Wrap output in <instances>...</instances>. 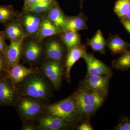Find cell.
<instances>
[{
	"label": "cell",
	"mask_w": 130,
	"mask_h": 130,
	"mask_svg": "<svg viewBox=\"0 0 130 130\" xmlns=\"http://www.w3.org/2000/svg\"><path fill=\"white\" fill-rule=\"evenodd\" d=\"M39 70L50 80L54 90H60L64 72V64L56 61L43 59L40 64Z\"/></svg>",
	"instance_id": "cell-5"
},
{
	"label": "cell",
	"mask_w": 130,
	"mask_h": 130,
	"mask_svg": "<svg viewBox=\"0 0 130 130\" xmlns=\"http://www.w3.org/2000/svg\"><path fill=\"white\" fill-rule=\"evenodd\" d=\"M112 77L106 75L85 76L80 81L79 84L87 88L96 91L107 97L109 93V82Z\"/></svg>",
	"instance_id": "cell-12"
},
{
	"label": "cell",
	"mask_w": 130,
	"mask_h": 130,
	"mask_svg": "<svg viewBox=\"0 0 130 130\" xmlns=\"http://www.w3.org/2000/svg\"><path fill=\"white\" fill-rule=\"evenodd\" d=\"M84 1L85 0H80L79 3H80V8H81V9H83V3Z\"/></svg>",
	"instance_id": "cell-37"
},
{
	"label": "cell",
	"mask_w": 130,
	"mask_h": 130,
	"mask_svg": "<svg viewBox=\"0 0 130 130\" xmlns=\"http://www.w3.org/2000/svg\"><path fill=\"white\" fill-rule=\"evenodd\" d=\"M88 18L82 12L74 16H66V22L62 31H78L88 29L86 22Z\"/></svg>",
	"instance_id": "cell-17"
},
{
	"label": "cell",
	"mask_w": 130,
	"mask_h": 130,
	"mask_svg": "<svg viewBox=\"0 0 130 130\" xmlns=\"http://www.w3.org/2000/svg\"><path fill=\"white\" fill-rule=\"evenodd\" d=\"M39 1V0H24L23 8H26L38 2Z\"/></svg>",
	"instance_id": "cell-34"
},
{
	"label": "cell",
	"mask_w": 130,
	"mask_h": 130,
	"mask_svg": "<svg viewBox=\"0 0 130 130\" xmlns=\"http://www.w3.org/2000/svg\"><path fill=\"white\" fill-rule=\"evenodd\" d=\"M59 36L60 40L67 48L68 51L81 43V36L78 31H63Z\"/></svg>",
	"instance_id": "cell-21"
},
{
	"label": "cell",
	"mask_w": 130,
	"mask_h": 130,
	"mask_svg": "<svg viewBox=\"0 0 130 130\" xmlns=\"http://www.w3.org/2000/svg\"><path fill=\"white\" fill-rule=\"evenodd\" d=\"M44 18V15L36 14L30 12L22 11L20 12L18 19L26 37H36Z\"/></svg>",
	"instance_id": "cell-9"
},
{
	"label": "cell",
	"mask_w": 130,
	"mask_h": 130,
	"mask_svg": "<svg viewBox=\"0 0 130 130\" xmlns=\"http://www.w3.org/2000/svg\"><path fill=\"white\" fill-rule=\"evenodd\" d=\"M44 114L63 119L77 125L83 120L77 105L74 92L65 99L52 103H48Z\"/></svg>",
	"instance_id": "cell-2"
},
{
	"label": "cell",
	"mask_w": 130,
	"mask_h": 130,
	"mask_svg": "<svg viewBox=\"0 0 130 130\" xmlns=\"http://www.w3.org/2000/svg\"><path fill=\"white\" fill-rule=\"evenodd\" d=\"M44 16L57 28L63 31L66 22V15L64 14L58 3L50 8Z\"/></svg>",
	"instance_id": "cell-18"
},
{
	"label": "cell",
	"mask_w": 130,
	"mask_h": 130,
	"mask_svg": "<svg viewBox=\"0 0 130 130\" xmlns=\"http://www.w3.org/2000/svg\"><path fill=\"white\" fill-rule=\"evenodd\" d=\"M121 21L126 30L128 31L130 35V20L121 19Z\"/></svg>",
	"instance_id": "cell-33"
},
{
	"label": "cell",
	"mask_w": 130,
	"mask_h": 130,
	"mask_svg": "<svg viewBox=\"0 0 130 130\" xmlns=\"http://www.w3.org/2000/svg\"><path fill=\"white\" fill-rule=\"evenodd\" d=\"M39 70L37 68L26 67L19 63L6 71V72L8 76L17 86L26 77Z\"/></svg>",
	"instance_id": "cell-16"
},
{
	"label": "cell",
	"mask_w": 130,
	"mask_h": 130,
	"mask_svg": "<svg viewBox=\"0 0 130 130\" xmlns=\"http://www.w3.org/2000/svg\"><path fill=\"white\" fill-rule=\"evenodd\" d=\"M20 12L11 6L0 5V24L5 25L19 18Z\"/></svg>",
	"instance_id": "cell-23"
},
{
	"label": "cell",
	"mask_w": 130,
	"mask_h": 130,
	"mask_svg": "<svg viewBox=\"0 0 130 130\" xmlns=\"http://www.w3.org/2000/svg\"><path fill=\"white\" fill-rule=\"evenodd\" d=\"M55 36L48 37L43 40L44 59L56 61L64 65L68 51L60 38L59 39Z\"/></svg>",
	"instance_id": "cell-6"
},
{
	"label": "cell",
	"mask_w": 130,
	"mask_h": 130,
	"mask_svg": "<svg viewBox=\"0 0 130 130\" xmlns=\"http://www.w3.org/2000/svg\"><path fill=\"white\" fill-rule=\"evenodd\" d=\"M82 58L87 66L86 76L96 75H106L112 76L113 72L109 67L95 58L92 54L87 53Z\"/></svg>",
	"instance_id": "cell-11"
},
{
	"label": "cell",
	"mask_w": 130,
	"mask_h": 130,
	"mask_svg": "<svg viewBox=\"0 0 130 130\" xmlns=\"http://www.w3.org/2000/svg\"><path fill=\"white\" fill-rule=\"evenodd\" d=\"M20 96L18 87L6 73L0 75V106H14Z\"/></svg>",
	"instance_id": "cell-7"
},
{
	"label": "cell",
	"mask_w": 130,
	"mask_h": 130,
	"mask_svg": "<svg viewBox=\"0 0 130 130\" xmlns=\"http://www.w3.org/2000/svg\"><path fill=\"white\" fill-rule=\"evenodd\" d=\"M130 9V0H118L115 5L114 11L119 18H123Z\"/></svg>",
	"instance_id": "cell-27"
},
{
	"label": "cell",
	"mask_w": 130,
	"mask_h": 130,
	"mask_svg": "<svg viewBox=\"0 0 130 130\" xmlns=\"http://www.w3.org/2000/svg\"><path fill=\"white\" fill-rule=\"evenodd\" d=\"M56 0H39V2L44 3H48L53 2L56 1Z\"/></svg>",
	"instance_id": "cell-36"
},
{
	"label": "cell",
	"mask_w": 130,
	"mask_h": 130,
	"mask_svg": "<svg viewBox=\"0 0 130 130\" xmlns=\"http://www.w3.org/2000/svg\"><path fill=\"white\" fill-rule=\"evenodd\" d=\"M112 66L119 71H126L130 68V48L120 54L112 62Z\"/></svg>",
	"instance_id": "cell-25"
},
{
	"label": "cell",
	"mask_w": 130,
	"mask_h": 130,
	"mask_svg": "<svg viewBox=\"0 0 130 130\" xmlns=\"http://www.w3.org/2000/svg\"><path fill=\"white\" fill-rule=\"evenodd\" d=\"M44 59L43 42L39 41L35 38L25 37L23 42L21 59L33 68L40 64Z\"/></svg>",
	"instance_id": "cell-4"
},
{
	"label": "cell",
	"mask_w": 130,
	"mask_h": 130,
	"mask_svg": "<svg viewBox=\"0 0 130 130\" xmlns=\"http://www.w3.org/2000/svg\"><path fill=\"white\" fill-rule=\"evenodd\" d=\"M38 130H67L76 129L77 125L55 116L42 115L35 120Z\"/></svg>",
	"instance_id": "cell-8"
},
{
	"label": "cell",
	"mask_w": 130,
	"mask_h": 130,
	"mask_svg": "<svg viewBox=\"0 0 130 130\" xmlns=\"http://www.w3.org/2000/svg\"><path fill=\"white\" fill-rule=\"evenodd\" d=\"M3 33L6 40L10 41L23 40L25 38V32L18 18L14 19L4 25Z\"/></svg>",
	"instance_id": "cell-15"
},
{
	"label": "cell",
	"mask_w": 130,
	"mask_h": 130,
	"mask_svg": "<svg viewBox=\"0 0 130 130\" xmlns=\"http://www.w3.org/2000/svg\"><path fill=\"white\" fill-rule=\"evenodd\" d=\"M45 102L28 96H20L14 106L20 118L23 121H35L44 114Z\"/></svg>",
	"instance_id": "cell-3"
},
{
	"label": "cell",
	"mask_w": 130,
	"mask_h": 130,
	"mask_svg": "<svg viewBox=\"0 0 130 130\" xmlns=\"http://www.w3.org/2000/svg\"><path fill=\"white\" fill-rule=\"evenodd\" d=\"M17 87L20 96H28L47 103L54 97L53 84L40 70L26 77Z\"/></svg>",
	"instance_id": "cell-1"
},
{
	"label": "cell",
	"mask_w": 130,
	"mask_h": 130,
	"mask_svg": "<svg viewBox=\"0 0 130 130\" xmlns=\"http://www.w3.org/2000/svg\"><path fill=\"white\" fill-rule=\"evenodd\" d=\"M86 89L89 102L96 109L98 110L103 105L106 96L94 90L87 88Z\"/></svg>",
	"instance_id": "cell-26"
},
{
	"label": "cell",
	"mask_w": 130,
	"mask_h": 130,
	"mask_svg": "<svg viewBox=\"0 0 130 130\" xmlns=\"http://www.w3.org/2000/svg\"><path fill=\"white\" fill-rule=\"evenodd\" d=\"M24 40L11 41L8 45L5 54L6 71L19 63L22 59Z\"/></svg>",
	"instance_id": "cell-14"
},
{
	"label": "cell",
	"mask_w": 130,
	"mask_h": 130,
	"mask_svg": "<svg viewBox=\"0 0 130 130\" xmlns=\"http://www.w3.org/2000/svg\"><path fill=\"white\" fill-rule=\"evenodd\" d=\"M21 130H38L37 124L36 121L33 120H28L23 121Z\"/></svg>",
	"instance_id": "cell-30"
},
{
	"label": "cell",
	"mask_w": 130,
	"mask_h": 130,
	"mask_svg": "<svg viewBox=\"0 0 130 130\" xmlns=\"http://www.w3.org/2000/svg\"><path fill=\"white\" fill-rule=\"evenodd\" d=\"M106 46L111 53L114 55L121 54L130 48V43L116 35L109 37L107 41Z\"/></svg>",
	"instance_id": "cell-19"
},
{
	"label": "cell",
	"mask_w": 130,
	"mask_h": 130,
	"mask_svg": "<svg viewBox=\"0 0 130 130\" xmlns=\"http://www.w3.org/2000/svg\"><path fill=\"white\" fill-rule=\"evenodd\" d=\"M74 93L77 105L82 119L83 120L90 119L95 113L97 110L89 102L87 89L86 87L79 84Z\"/></svg>",
	"instance_id": "cell-10"
},
{
	"label": "cell",
	"mask_w": 130,
	"mask_h": 130,
	"mask_svg": "<svg viewBox=\"0 0 130 130\" xmlns=\"http://www.w3.org/2000/svg\"><path fill=\"white\" fill-rule=\"evenodd\" d=\"M3 31H0V55H5L8 45Z\"/></svg>",
	"instance_id": "cell-31"
},
{
	"label": "cell",
	"mask_w": 130,
	"mask_h": 130,
	"mask_svg": "<svg viewBox=\"0 0 130 130\" xmlns=\"http://www.w3.org/2000/svg\"><path fill=\"white\" fill-rule=\"evenodd\" d=\"M89 119H84L77 125L76 129L77 130H93L94 128L91 125Z\"/></svg>",
	"instance_id": "cell-29"
},
{
	"label": "cell",
	"mask_w": 130,
	"mask_h": 130,
	"mask_svg": "<svg viewBox=\"0 0 130 130\" xmlns=\"http://www.w3.org/2000/svg\"><path fill=\"white\" fill-rule=\"evenodd\" d=\"M107 41L103 37L101 31L98 30L94 37L87 41V45L90 46L93 51L105 54Z\"/></svg>",
	"instance_id": "cell-22"
},
{
	"label": "cell",
	"mask_w": 130,
	"mask_h": 130,
	"mask_svg": "<svg viewBox=\"0 0 130 130\" xmlns=\"http://www.w3.org/2000/svg\"><path fill=\"white\" fill-rule=\"evenodd\" d=\"M113 130H130V118L123 117Z\"/></svg>",
	"instance_id": "cell-28"
},
{
	"label": "cell",
	"mask_w": 130,
	"mask_h": 130,
	"mask_svg": "<svg viewBox=\"0 0 130 130\" xmlns=\"http://www.w3.org/2000/svg\"><path fill=\"white\" fill-rule=\"evenodd\" d=\"M121 19L127 20H130V9L129 11L127 13V14L125 15V16L123 18Z\"/></svg>",
	"instance_id": "cell-35"
},
{
	"label": "cell",
	"mask_w": 130,
	"mask_h": 130,
	"mask_svg": "<svg viewBox=\"0 0 130 130\" xmlns=\"http://www.w3.org/2000/svg\"><path fill=\"white\" fill-rule=\"evenodd\" d=\"M62 32V31L45 18L42 22L37 36L35 38L39 41L43 42L47 38L60 35Z\"/></svg>",
	"instance_id": "cell-20"
},
{
	"label": "cell",
	"mask_w": 130,
	"mask_h": 130,
	"mask_svg": "<svg viewBox=\"0 0 130 130\" xmlns=\"http://www.w3.org/2000/svg\"><path fill=\"white\" fill-rule=\"evenodd\" d=\"M86 45L81 44L72 48L68 51L64 63V76L68 83H71V72L73 65L87 52Z\"/></svg>",
	"instance_id": "cell-13"
},
{
	"label": "cell",
	"mask_w": 130,
	"mask_h": 130,
	"mask_svg": "<svg viewBox=\"0 0 130 130\" xmlns=\"http://www.w3.org/2000/svg\"><path fill=\"white\" fill-rule=\"evenodd\" d=\"M6 70L5 55H0V75L6 72Z\"/></svg>",
	"instance_id": "cell-32"
},
{
	"label": "cell",
	"mask_w": 130,
	"mask_h": 130,
	"mask_svg": "<svg viewBox=\"0 0 130 130\" xmlns=\"http://www.w3.org/2000/svg\"><path fill=\"white\" fill-rule=\"evenodd\" d=\"M56 1L53 2L44 3L38 2L34 5L26 8H23L22 11L30 12L36 14H44L57 3Z\"/></svg>",
	"instance_id": "cell-24"
}]
</instances>
